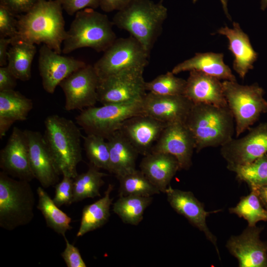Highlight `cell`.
I'll list each match as a JSON object with an SVG mask.
<instances>
[{
  "mask_svg": "<svg viewBox=\"0 0 267 267\" xmlns=\"http://www.w3.org/2000/svg\"><path fill=\"white\" fill-rule=\"evenodd\" d=\"M17 18V38L35 44L43 43L57 53H62L67 31L58 0H42Z\"/></svg>",
  "mask_w": 267,
  "mask_h": 267,
  "instance_id": "cell-1",
  "label": "cell"
},
{
  "mask_svg": "<svg viewBox=\"0 0 267 267\" xmlns=\"http://www.w3.org/2000/svg\"><path fill=\"white\" fill-rule=\"evenodd\" d=\"M167 16L168 9L163 0L158 2L131 0L117 11L112 22L119 29L128 32L150 54Z\"/></svg>",
  "mask_w": 267,
  "mask_h": 267,
  "instance_id": "cell-2",
  "label": "cell"
},
{
  "mask_svg": "<svg viewBox=\"0 0 267 267\" xmlns=\"http://www.w3.org/2000/svg\"><path fill=\"white\" fill-rule=\"evenodd\" d=\"M185 124L199 152L209 147L222 146L233 138L235 120L228 107L193 103Z\"/></svg>",
  "mask_w": 267,
  "mask_h": 267,
  "instance_id": "cell-3",
  "label": "cell"
},
{
  "mask_svg": "<svg viewBox=\"0 0 267 267\" xmlns=\"http://www.w3.org/2000/svg\"><path fill=\"white\" fill-rule=\"evenodd\" d=\"M44 123V138L60 175L74 178L82 160L80 129L71 120L56 114L47 117Z\"/></svg>",
  "mask_w": 267,
  "mask_h": 267,
  "instance_id": "cell-4",
  "label": "cell"
},
{
  "mask_svg": "<svg viewBox=\"0 0 267 267\" xmlns=\"http://www.w3.org/2000/svg\"><path fill=\"white\" fill-rule=\"evenodd\" d=\"M113 25L106 14L94 9L87 8L78 11L67 31L62 52L68 54L83 47L104 52L117 39Z\"/></svg>",
  "mask_w": 267,
  "mask_h": 267,
  "instance_id": "cell-5",
  "label": "cell"
},
{
  "mask_svg": "<svg viewBox=\"0 0 267 267\" xmlns=\"http://www.w3.org/2000/svg\"><path fill=\"white\" fill-rule=\"evenodd\" d=\"M35 203L29 181L0 172V226L7 230L29 223Z\"/></svg>",
  "mask_w": 267,
  "mask_h": 267,
  "instance_id": "cell-6",
  "label": "cell"
},
{
  "mask_svg": "<svg viewBox=\"0 0 267 267\" xmlns=\"http://www.w3.org/2000/svg\"><path fill=\"white\" fill-rule=\"evenodd\" d=\"M227 106L235 120L236 136L250 128L262 114L267 113L264 90L257 83L242 85L237 81L222 82Z\"/></svg>",
  "mask_w": 267,
  "mask_h": 267,
  "instance_id": "cell-7",
  "label": "cell"
},
{
  "mask_svg": "<svg viewBox=\"0 0 267 267\" xmlns=\"http://www.w3.org/2000/svg\"><path fill=\"white\" fill-rule=\"evenodd\" d=\"M142 114L141 100L89 107L82 110L75 119L87 134H95L106 139L119 130L127 120Z\"/></svg>",
  "mask_w": 267,
  "mask_h": 267,
  "instance_id": "cell-8",
  "label": "cell"
},
{
  "mask_svg": "<svg viewBox=\"0 0 267 267\" xmlns=\"http://www.w3.org/2000/svg\"><path fill=\"white\" fill-rule=\"evenodd\" d=\"M149 54L133 37L117 38L93 65L99 79L134 69H145Z\"/></svg>",
  "mask_w": 267,
  "mask_h": 267,
  "instance_id": "cell-9",
  "label": "cell"
},
{
  "mask_svg": "<svg viewBox=\"0 0 267 267\" xmlns=\"http://www.w3.org/2000/svg\"><path fill=\"white\" fill-rule=\"evenodd\" d=\"M144 70L131 69L99 79L98 101L104 105L142 100L146 93Z\"/></svg>",
  "mask_w": 267,
  "mask_h": 267,
  "instance_id": "cell-10",
  "label": "cell"
},
{
  "mask_svg": "<svg viewBox=\"0 0 267 267\" xmlns=\"http://www.w3.org/2000/svg\"><path fill=\"white\" fill-rule=\"evenodd\" d=\"M99 78L93 65L87 64L63 80L59 84L65 98L67 111L83 110L98 101Z\"/></svg>",
  "mask_w": 267,
  "mask_h": 267,
  "instance_id": "cell-11",
  "label": "cell"
},
{
  "mask_svg": "<svg viewBox=\"0 0 267 267\" xmlns=\"http://www.w3.org/2000/svg\"><path fill=\"white\" fill-rule=\"evenodd\" d=\"M249 130L245 136L232 138L221 146V154L227 166L248 164L267 153V123Z\"/></svg>",
  "mask_w": 267,
  "mask_h": 267,
  "instance_id": "cell-12",
  "label": "cell"
},
{
  "mask_svg": "<svg viewBox=\"0 0 267 267\" xmlns=\"http://www.w3.org/2000/svg\"><path fill=\"white\" fill-rule=\"evenodd\" d=\"M194 149V139L185 123L175 122L166 125L151 152L174 156L178 161L180 170H187L192 165Z\"/></svg>",
  "mask_w": 267,
  "mask_h": 267,
  "instance_id": "cell-13",
  "label": "cell"
},
{
  "mask_svg": "<svg viewBox=\"0 0 267 267\" xmlns=\"http://www.w3.org/2000/svg\"><path fill=\"white\" fill-rule=\"evenodd\" d=\"M0 167L2 171L16 179L30 182L35 178L24 131L16 127L13 128L6 144L0 152Z\"/></svg>",
  "mask_w": 267,
  "mask_h": 267,
  "instance_id": "cell-14",
  "label": "cell"
},
{
  "mask_svg": "<svg viewBox=\"0 0 267 267\" xmlns=\"http://www.w3.org/2000/svg\"><path fill=\"white\" fill-rule=\"evenodd\" d=\"M86 65L82 60L61 55L44 44L39 50V70L43 87L48 93H53L63 80Z\"/></svg>",
  "mask_w": 267,
  "mask_h": 267,
  "instance_id": "cell-15",
  "label": "cell"
},
{
  "mask_svg": "<svg viewBox=\"0 0 267 267\" xmlns=\"http://www.w3.org/2000/svg\"><path fill=\"white\" fill-rule=\"evenodd\" d=\"M263 228L249 226L240 235L232 236L226 247L240 267H267V243L260 239Z\"/></svg>",
  "mask_w": 267,
  "mask_h": 267,
  "instance_id": "cell-16",
  "label": "cell"
},
{
  "mask_svg": "<svg viewBox=\"0 0 267 267\" xmlns=\"http://www.w3.org/2000/svg\"><path fill=\"white\" fill-rule=\"evenodd\" d=\"M141 102L145 114L167 124L185 123L193 104L184 95H162L150 92Z\"/></svg>",
  "mask_w": 267,
  "mask_h": 267,
  "instance_id": "cell-17",
  "label": "cell"
},
{
  "mask_svg": "<svg viewBox=\"0 0 267 267\" xmlns=\"http://www.w3.org/2000/svg\"><path fill=\"white\" fill-rule=\"evenodd\" d=\"M26 135L30 165L35 178L44 188L56 184L60 175L44 135L37 131L24 130Z\"/></svg>",
  "mask_w": 267,
  "mask_h": 267,
  "instance_id": "cell-18",
  "label": "cell"
},
{
  "mask_svg": "<svg viewBox=\"0 0 267 267\" xmlns=\"http://www.w3.org/2000/svg\"><path fill=\"white\" fill-rule=\"evenodd\" d=\"M165 193L172 208L178 214L186 218L193 226L204 232L207 239L215 246L220 258L217 238L208 227L206 218L211 213H217L221 210L206 211L203 203L191 191L174 189L169 185Z\"/></svg>",
  "mask_w": 267,
  "mask_h": 267,
  "instance_id": "cell-19",
  "label": "cell"
},
{
  "mask_svg": "<svg viewBox=\"0 0 267 267\" xmlns=\"http://www.w3.org/2000/svg\"><path fill=\"white\" fill-rule=\"evenodd\" d=\"M167 124L145 114L127 120L119 131L128 139L139 154L145 156L152 149Z\"/></svg>",
  "mask_w": 267,
  "mask_h": 267,
  "instance_id": "cell-20",
  "label": "cell"
},
{
  "mask_svg": "<svg viewBox=\"0 0 267 267\" xmlns=\"http://www.w3.org/2000/svg\"><path fill=\"white\" fill-rule=\"evenodd\" d=\"M220 80L199 71H190L183 95L193 103L227 107L222 83Z\"/></svg>",
  "mask_w": 267,
  "mask_h": 267,
  "instance_id": "cell-21",
  "label": "cell"
},
{
  "mask_svg": "<svg viewBox=\"0 0 267 267\" xmlns=\"http://www.w3.org/2000/svg\"><path fill=\"white\" fill-rule=\"evenodd\" d=\"M217 33L228 39V49L234 57L233 69L240 78L244 79L248 71L254 68L253 64L258 58V53L252 46L249 37L235 22H233L232 28L222 27Z\"/></svg>",
  "mask_w": 267,
  "mask_h": 267,
  "instance_id": "cell-22",
  "label": "cell"
},
{
  "mask_svg": "<svg viewBox=\"0 0 267 267\" xmlns=\"http://www.w3.org/2000/svg\"><path fill=\"white\" fill-rule=\"evenodd\" d=\"M139 168L160 192L165 193L172 179L180 170L178 161L174 156L153 152L144 156Z\"/></svg>",
  "mask_w": 267,
  "mask_h": 267,
  "instance_id": "cell-23",
  "label": "cell"
},
{
  "mask_svg": "<svg viewBox=\"0 0 267 267\" xmlns=\"http://www.w3.org/2000/svg\"><path fill=\"white\" fill-rule=\"evenodd\" d=\"M193 70L215 77L220 80L236 81L230 68L223 61L221 53H196L194 56L176 65L172 72L178 74Z\"/></svg>",
  "mask_w": 267,
  "mask_h": 267,
  "instance_id": "cell-24",
  "label": "cell"
},
{
  "mask_svg": "<svg viewBox=\"0 0 267 267\" xmlns=\"http://www.w3.org/2000/svg\"><path fill=\"white\" fill-rule=\"evenodd\" d=\"M33 107L32 100L14 89L0 91V138L16 121L27 119Z\"/></svg>",
  "mask_w": 267,
  "mask_h": 267,
  "instance_id": "cell-25",
  "label": "cell"
},
{
  "mask_svg": "<svg viewBox=\"0 0 267 267\" xmlns=\"http://www.w3.org/2000/svg\"><path fill=\"white\" fill-rule=\"evenodd\" d=\"M106 140L110 153L108 172L117 178L136 169L135 161L139 153L119 130Z\"/></svg>",
  "mask_w": 267,
  "mask_h": 267,
  "instance_id": "cell-26",
  "label": "cell"
},
{
  "mask_svg": "<svg viewBox=\"0 0 267 267\" xmlns=\"http://www.w3.org/2000/svg\"><path fill=\"white\" fill-rule=\"evenodd\" d=\"M36 52L35 44L17 38L12 39L7 66L18 80L27 81L30 79L32 63Z\"/></svg>",
  "mask_w": 267,
  "mask_h": 267,
  "instance_id": "cell-27",
  "label": "cell"
},
{
  "mask_svg": "<svg viewBox=\"0 0 267 267\" xmlns=\"http://www.w3.org/2000/svg\"><path fill=\"white\" fill-rule=\"evenodd\" d=\"M113 188L114 186L109 184L102 198L84 207L80 225L76 235L77 237L82 236L89 232L100 228L107 222L113 200L110 197Z\"/></svg>",
  "mask_w": 267,
  "mask_h": 267,
  "instance_id": "cell-28",
  "label": "cell"
},
{
  "mask_svg": "<svg viewBox=\"0 0 267 267\" xmlns=\"http://www.w3.org/2000/svg\"><path fill=\"white\" fill-rule=\"evenodd\" d=\"M37 192V208L43 214L47 226L63 237L65 236L67 231L72 228L70 225L71 218L59 208L42 187H38Z\"/></svg>",
  "mask_w": 267,
  "mask_h": 267,
  "instance_id": "cell-29",
  "label": "cell"
},
{
  "mask_svg": "<svg viewBox=\"0 0 267 267\" xmlns=\"http://www.w3.org/2000/svg\"><path fill=\"white\" fill-rule=\"evenodd\" d=\"M152 196H121L113 205V211L123 222L137 225L142 220L145 209L152 201Z\"/></svg>",
  "mask_w": 267,
  "mask_h": 267,
  "instance_id": "cell-30",
  "label": "cell"
},
{
  "mask_svg": "<svg viewBox=\"0 0 267 267\" xmlns=\"http://www.w3.org/2000/svg\"><path fill=\"white\" fill-rule=\"evenodd\" d=\"M107 176L90 164L86 172L78 174L74 178L73 203L100 196L99 190L104 183L103 178Z\"/></svg>",
  "mask_w": 267,
  "mask_h": 267,
  "instance_id": "cell-31",
  "label": "cell"
},
{
  "mask_svg": "<svg viewBox=\"0 0 267 267\" xmlns=\"http://www.w3.org/2000/svg\"><path fill=\"white\" fill-rule=\"evenodd\" d=\"M120 186L119 196H152L160 193L157 188L140 171L135 169L117 177Z\"/></svg>",
  "mask_w": 267,
  "mask_h": 267,
  "instance_id": "cell-32",
  "label": "cell"
},
{
  "mask_svg": "<svg viewBox=\"0 0 267 267\" xmlns=\"http://www.w3.org/2000/svg\"><path fill=\"white\" fill-rule=\"evenodd\" d=\"M236 178L247 183L251 189L267 185V153L245 165L227 166Z\"/></svg>",
  "mask_w": 267,
  "mask_h": 267,
  "instance_id": "cell-33",
  "label": "cell"
},
{
  "mask_svg": "<svg viewBox=\"0 0 267 267\" xmlns=\"http://www.w3.org/2000/svg\"><path fill=\"white\" fill-rule=\"evenodd\" d=\"M228 211L230 214H235L246 220L249 226H256L260 221L267 222V210L253 189L249 194L241 197L237 204L230 208Z\"/></svg>",
  "mask_w": 267,
  "mask_h": 267,
  "instance_id": "cell-34",
  "label": "cell"
},
{
  "mask_svg": "<svg viewBox=\"0 0 267 267\" xmlns=\"http://www.w3.org/2000/svg\"><path fill=\"white\" fill-rule=\"evenodd\" d=\"M84 148L90 164L108 171L110 153L106 139L93 134L83 136Z\"/></svg>",
  "mask_w": 267,
  "mask_h": 267,
  "instance_id": "cell-35",
  "label": "cell"
},
{
  "mask_svg": "<svg viewBox=\"0 0 267 267\" xmlns=\"http://www.w3.org/2000/svg\"><path fill=\"white\" fill-rule=\"evenodd\" d=\"M175 75L172 71L168 72L145 82L146 90L162 95H183L186 81Z\"/></svg>",
  "mask_w": 267,
  "mask_h": 267,
  "instance_id": "cell-36",
  "label": "cell"
},
{
  "mask_svg": "<svg viewBox=\"0 0 267 267\" xmlns=\"http://www.w3.org/2000/svg\"><path fill=\"white\" fill-rule=\"evenodd\" d=\"M73 180L72 177L63 175L61 181L55 186V195L52 199L58 206L70 205L73 203Z\"/></svg>",
  "mask_w": 267,
  "mask_h": 267,
  "instance_id": "cell-37",
  "label": "cell"
},
{
  "mask_svg": "<svg viewBox=\"0 0 267 267\" xmlns=\"http://www.w3.org/2000/svg\"><path fill=\"white\" fill-rule=\"evenodd\" d=\"M17 37V17L0 5V38L14 39Z\"/></svg>",
  "mask_w": 267,
  "mask_h": 267,
  "instance_id": "cell-38",
  "label": "cell"
},
{
  "mask_svg": "<svg viewBox=\"0 0 267 267\" xmlns=\"http://www.w3.org/2000/svg\"><path fill=\"white\" fill-rule=\"evenodd\" d=\"M66 243L64 250L61 256L67 267H86V264L83 260L79 250L68 241L66 236H63Z\"/></svg>",
  "mask_w": 267,
  "mask_h": 267,
  "instance_id": "cell-39",
  "label": "cell"
},
{
  "mask_svg": "<svg viewBox=\"0 0 267 267\" xmlns=\"http://www.w3.org/2000/svg\"><path fill=\"white\" fill-rule=\"evenodd\" d=\"M63 9L69 15L87 8L96 9L100 6V0H58Z\"/></svg>",
  "mask_w": 267,
  "mask_h": 267,
  "instance_id": "cell-40",
  "label": "cell"
},
{
  "mask_svg": "<svg viewBox=\"0 0 267 267\" xmlns=\"http://www.w3.org/2000/svg\"><path fill=\"white\" fill-rule=\"evenodd\" d=\"M42 0H0V5L16 17L31 9Z\"/></svg>",
  "mask_w": 267,
  "mask_h": 267,
  "instance_id": "cell-41",
  "label": "cell"
},
{
  "mask_svg": "<svg viewBox=\"0 0 267 267\" xmlns=\"http://www.w3.org/2000/svg\"><path fill=\"white\" fill-rule=\"evenodd\" d=\"M17 80L7 65L0 67V91L14 89Z\"/></svg>",
  "mask_w": 267,
  "mask_h": 267,
  "instance_id": "cell-42",
  "label": "cell"
},
{
  "mask_svg": "<svg viewBox=\"0 0 267 267\" xmlns=\"http://www.w3.org/2000/svg\"><path fill=\"white\" fill-rule=\"evenodd\" d=\"M131 0H100V7L104 12L118 11L127 5Z\"/></svg>",
  "mask_w": 267,
  "mask_h": 267,
  "instance_id": "cell-43",
  "label": "cell"
},
{
  "mask_svg": "<svg viewBox=\"0 0 267 267\" xmlns=\"http://www.w3.org/2000/svg\"><path fill=\"white\" fill-rule=\"evenodd\" d=\"M12 39L10 38H0V66H5L7 64V53L8 46L10 45Z\"/></svg>",
  "mask_w": 267,
  "mask_h": 267,
  "instance_id": "cell-44",
  "label": "cell"
},
{
  "mask_svg": "<svg viewBox=\"0 0 267 267\" xmlns=\"http://www.w3.org/2000/svg\"><path fill=\"white\" fill-rule=\"evenodd\" d=\"M252 189L256 191L262 205L267 210V185Z\"/></svg>",
  "mask_w": 267,
  "mask_h": 267,
  "instance_id": "cell-45",
  "label": "cell"
},
{
  "mask_svg": "<svg viewBox=\"0 0 267 267\" xmlns=\"http://www.w3.org/2000/svg\"><path fill=\"white\" fill-rule=\"evenodd\" d=\"M198 0H192L193 3H195ZM223 11L227 18L231 20V17L228 13V8H227V0H220Z\"/></svg>",
  "mask_w": 267,
  "mask_h": 267,
  "instance_id": "cell-46",
  "label": "cell"
},
{
  "mask_svg": "<svg viewBox=\"0 0 267 267\" xmlns=\"http://www.w3.org/2000/svg\"><path fill=\"white\" fill-rule=\"evenodd\" d=\"M267 7V0H261V9L262 10H265Z\"/></svg>",
  "mask_w": 267,
  "mask_h": 267,
  "instance_id": "cell-47",
  "label": "cell"
}]
</instances>
